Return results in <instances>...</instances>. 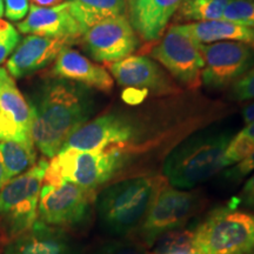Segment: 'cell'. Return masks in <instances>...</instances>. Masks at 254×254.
<instances>
[{"label": "cell", "instance_id": "obj_1", "mask_svg": "<svg viewBox=\"0 0 254 254\" xmlns=\"http://www.w3.org/2000/svg\"><path fill=\"white\" fill-rule=\"evenodd\" d=\"M33 110L31 138L41 153L52 159L69 136L87 123L92 99L85 86L58 79L43 88Z\"/></svg>", "mask_w": 254, "mask_h": 254}, {"label": "cell", "instance_id": "obj_2", "mask_svg": "<svg viewBox=\"0 0 254 254\" xmlns=\"http://www.w3.org/2000/svg\"><path fill=\"white\" fill-rule=\"evenodd\" d=\"M164 180L141 176L105 187L95 200L101 228L114 238H125L138 231Z\"/></svg>", "mask_w": 254, "mask_h": 254}, {"label": "cell", "instance_id": "obj_3", "mask_svg": "<svg viewBox=\"0 0 254 254\" xmlns=\"http://www.w3.org/2000/svg\"><path fill=\"white\" fill-rule=\"evenodd\" d=\"M232 135L227 132L196 133L177 145L163 164L168 185L179 190H193L224 170L222 159Z\"/></svg>", "mask_w": 254, "mask_h": 254}, {"label": "cell", "instance_id": "obj_4", "mask_svg": "<svg viewBox=\"0 0 254 254\" xmlns=\"http://www.w3.org/2000/svg\"><path fill=\"white\" fill-rule=\"evenodd\" d=\"M193 254H254V212L212 209L192 230Z\"/></svg>", "mask_w": 254, "mask_h": 254}, {"label": "cell", "instance_id": "obj_5", "mask_svg": "<svg viewBox=\"0 0 254 254\" xmlns=\"http://www.w3.org/2000/svg\"><path fill=\"white\" fill-rule=\"evenodd\" d=\"M127 158L119 146L103 151H60L49 161L43 185L71 183L94 190L110 182L124 167Z\"/></svg>", "mask_w": 254, "mask_h": 254}, {"label": "cell", "instance_id": "obj_6", "mask_svg": "<svg viewBox=\"0 0 254 254\" xmlns=\"http://www.w3.org/2000/svg\"><path fill=\"white\" fill-rule=\"evenodd\" d=\"M47 165L49 161L41 159L0 190V222L11 239L30 230L38 220V205Z\"/></svg>", "mask_w": 254, "mask_h": 254}, {"label": "cell", "instance_id": "obj_7", "mask_svg": "<svg viewBox=\"0 0 254 254\" xmlns=\"http://www.w3.org/2000/svg\"><path fill=\"white\" fill-rule=\"evenodd\" d=\"M199 207L198 192L176 189L164 180L138 230L142 244L154 246L163 237L183 230Z\"/></svg>", "mask_w": 254, "mask_h": 254}, {"label": "cell", "instance_id": "obj_8", "mask_svg": "<svg viewBox=\"0 0 254 254\" xmlns=\"http://www.w3.org/2000/svg\"><path fill=\"white\" fill-rule=\"evenodd\" d=\"M159 39L150 51L152 58L184 87L190 90L200 87L204 60L200 44L190 36L186 25H172Z\"/></svg>", "mask_w": 254, "mask_h": 254}, {"label": "cell", "instance_id": "obj_9", "mask_svg": "<svg viewBox=\"0 0 254 254\" xmlns=\"http://www.w3.org/2000/svg\"><path fill=\"white\" fill-rule=\"evenodd\" d=\"M200 53L204 60L201 84L208 90L232 86L254 66V50L241 43L200 44Z\"/></svg>", "mask_w": 254, "mask_h": 254}, {"label": "cell", "instance_id": "obj_10", "mask_svg": "<svg viewBox=\"0 0 254 254\" xmlns=\"http://www.w3.org/2000/svg\"><path fill=\"white\" fill-rule=\"evenodd\" d=\"M93 194L94 190L71 183L43 185L38 205V220L63 230L78 227L90 215Z\"/></svg>", "mask_w": 254, "mask_h": 254}, {"label": "cell", "instance_id": "obj_11", "mask_svg": "<svg viewBox=\"0 0 254 254\" xmlns=\"http://www.w3.org/2000/svg\"><path fill=\"white\" fill-rule=\"evenodd\" d=\"M80 43L88 56L106 65L127 58L139 46V37L126 15L110 18L84 32Z\"/></svg>", "mask_w": 254, "mask_h": 254}, {"label": "cell", "instance_id": "obj_12", "mask_svg": "<svg viewBox=\"0 0 254 254\" xmlns=\"http://www.w3.org/2000/svg\"><path fill=\"white\" fill-rule=\"evenodd\" d=\"M134 134L133 120L117 113L103 114L79 127L66 140L62 151H103L125 144L133 139Z\"/></svg>", "mask_w": 254, "mask_h": 254}, {"label": "cell", "instance_id": "obj_13", "mask_svg": "<svg viewBox=\"0 0 254 254\" xmlns=\"http://www.w3.org/2000/svg\"><path fill=\"white\" fill-rule=\"evenodd\" d=\"M113 79L120 86L152 92L157 95L177 93L179 86L157 63L145 56H129L120 62L109 64Z\"/></svg>", "mask_w": 254, "mask_h": 254}, {"label": "cell", "instance_id": "obj_14", "mask_svg": "<svg viewBox=\"0 0 254 254\" xmlns=\"http://www.w3.org/2000/svg\"><path fill=\"white\" fill-rule=\"evenodd\" d=\"M17 28L25 34L67 40L72 45L80 41L85 32L73 17L68 0L51 7L30 5L28 14L17 24Z\"/></svg>", "mask_w": 254, "mask_h": 254}, {"label": "cell", "instance_id": "obj_15", "mask_svg": "<svg viewBox=\"0 0 254 254\" xmlns=\"http://www.w3.org/2000/svg\"><path fill=\"white\" fill-rule=\"evenodd\" d=\"M4 254H81V250L65 230L37 220L30 230L9 240Z\"/></svg>", "mask_w": 254, "mask_h": 254}, {"label": "cell", "instance_id": "obj_16", "mask_svg": "<svg viewBox=\"0 0 254 254\" xmlns=\"http://www.w3.org/2000/svg\"><path fill=\"white\" fill-rule=\"evenodd\" d=\"M71 45L69 41L58 38L28 34L6 60L5 68L12 78H23L50 65L64 49Z\"/></svg>", "mask_w": 254, "mask_h": 254}, {"label": "cell", "instance_id": "obj_17", "mask_svg": "<svg viewBox=\"0 0 254 254\" xmlns=\"http://www.w3.org/2000/svg\"><path fill=\"white\" fill-rule=\"evenodd\" d=\"M51 74L103 92H111L114 86V79L106 68L69 47L64 49L57 57Z\"/></svg>", "mask_w": 254, "mask_h": 254}, {"label": "cell", "instance_id": "obj_18", "mask_svg": "<svg viewBox=\"0 0 254 254\" xmlns=\"http://www.w3.org/2000/svg\"><path fill=\"white\" fill-rule=\"evenodd\" d=\"M184 0H126L127 15L133 30L146 41L164 34Z\"/></svg>", "mask_w": 254, "mask_h": 254}, {"label": "cell", "instance_id": "obj_19", "mask_svg": "<svg viewBox=\"0 0 254 254\" xmlns=\"http://www.w3.org/2000/svg\"><path fill=\"white\" fill-rule=\"evenodd\" d=\"M34 110L15 84L0 88V140L33 141L31 128Z\"/></svg>", "mask_w": 254, "mask_h": 254}, {"label": "cell", "instance_id": "obj_20", "mask_svg": "<svg viewBox=\"0 0 254 254\" xmlns=\"http://www.w3.org/2000/svg\"><path fill=\"white\" fill-rule=\"evenodd\" d=\"M187 30L199 44H212L217 41L241 43L254 50V28L220 20L185 24Z\"/></svg>", "mask_w": 254, "mask_h": 254}, {"label": "cell", "instance_id": "obj_21", "mask_svg": "<svg viewBox=\"0 0 254 254\" xmlns=\"http://www.w3.org/2000/svg\"><path fill=\"white\" fill-rule=\"evenodd\" d=\"M68 4L84 31L106 19L127 14L126 0H68Z\"/></svg>", "mask_w": 254, "mask_h": 254}, {"label": "cell", "instance_id": "obj_22", "mask_svg": "<svg viewBox=\"0 0 254 254\" xmlns=\"http://www.w3.org/2000/svg\"><path fill=\"white\" fill-rule=\"evenodd\" d=\"M36 163L37 152L33 141H0V164L7 182L26 172Z\"/></svg>", "mask_w": 254, "mask_h": 254}, {"label": "cell", "instance_id": "obj_23", "mask_svg": "<svg viewBox=\"0 0 254 254\" xmlns=\"http://www.w3.org/2000/svg\"><path fill=\"white\" fill-rule=\"evenodd\" d=\"M230 0H184L177 11L178 23H201L220 20Z\"/></svg>", "mask_w": 254, "mask_h": 254}, {"label": "cell", "instance_id": "obj_24", "mask_svg": "<svg viewBox=\"0 0 254 254\" xmlns=\"http://www.w3.org/2000/svg\"><path fill=\"white\" fill-rule=\"evenodd\" d=\"M192 230L172 232L161 238L155 244L153 253L151 254H193L192 251Z\"/></svg>", "mask_w": 254, "mask_h": 254}, {"label": "cell", "instance_id": "obj_25", "mask_svg": "<svg viewBox=\"0 0 254 254\" xmlns=\"http://www.w3.org/2000/svg\"><path fill=\"white\" fill-rule=\"evenodd\" d=\"M222 19L254 28V0H230L224 9Z\"/></svg>", "mask_w": 254, "mask_h": 254}, {"label": "cell", "instance_id": "obj_26", "mask_svg": "<svg viewBox=\"0 0 254 254\" xmlns=\"http://www.w3.org/2000/svg\"><path fill=\"white\" fill-rule=\"evenodd\" d=\"M254 152V140L239 132L231 139L225 151L222 165L224 168H230L249 158Z\"/></svg>", "mask_w": 254, "mask_h": 254}, {"label": "cell", "instance_id": "obj_27", "mask_svg": "<svg viewBox=\"0 0 254 254\" xmlns=\"http://www.w3.org/2000/svg\"><path fill=\"white\" fill-rule=\"evenodd\" d=\"M91 254H151L147 247L138 241L126 238H114L101 244Z\"/></svg>", "mask_w": 254, "mask_h": 254}, {"label": "cell", "instance_id": "obj_28", "mask_svg": "<svg viewBox=\"0 0 254 254\" xmlns=\"http://www.w3.org/2000/svg\"><path fill=\"white\" fill-rule=\"evenodd\" d=\"M20 41V34L13 25L0 19V64L8 59L11 53L17 49Z\"/></svg>", "mask_w": 254, "mask_h": 254}, {"label": "cell", "instance_id": "obj_29", "mask_svg": "<svg viewBox=\"0 0 254 254\" xmlns=\"http://www.w3.org/2000/svg\"><path fill=\"white\" fill-rule=\"evenodd\" d=\"M231 98L234 100L254 99V66L232 85Z\"/></svg>", "mask_w": 254, "mask_h": 254}, {"label": "cell", "instance_id": "obj_30", "mask_svg": "<svg viewBox=\"0 0 254 254\" xmlns=\"http://www.w3.org/2000/svg\"><path fill=\"white\" fill-rule=\"evenodd\" d=\"M5 15L9 20L25 19L30 11V0H4Z\"/></svg>", "mask_w": 254, "mask_h": 254}, {"label": "cell", "instance_id": "obj_31", "mask_svg": "<svg viewBox=\"0 0 254 254\" xmlns=\"http://www.w3.org/2000/svg\"><path fill=\"white\" fill-rule=\"evenodd\" d=\"M253 171H254V152L244 161H241V163L228 168L226 172H225V177H226L228 180H234V182H237V180H240L243 179V178H245L246 176H249V174L252 173Z\"/></svg>", "mask_w": 254, "mask_h": 254}, {"label": "cell", "instance_id": "obj_32", "mask_svg": "<svg viewBox=\"0 0 254 254\" xmlns=\"http://www.w3.org/2000/svg\"><path fill=\"white\" fill-rule=\"evenodd\" d=\"M239 201L250 211L254 212V173L247 179L243 190H241Z\"/></svg>", "mask_w": 254, "mask_h": 254}, {"label": "cell", "instance_id": "obj_33", "mask_svg": "<svg viewBox=\"0 0 254 254\" xmlns=\"http://www.w3.org/2000/svg\"><path fill=\"white\" fill-rule=\"evenodd\" d=\"M146 92L144 91H139V90H134V88H128V91L124 94V98L127 101H131L132 103H136V101L142 100V98L145 97Z\"/></svg>", "mask_w": 254, "mask_h": 254}, {"label": "cell", "instance_id": "obj_34", "mask_svg": "<svg viewBox=\"0 0 254 254\" xmlns=\"http://www.w3.org/2000/svg\"><path fill=\"white\" fill-rule=\"evenodd\" d=\"M13 84H15L14 79L11 77V74L7 72V69L5 67H0V88Z\"/></svg>", "mask_w": 254, "mask_h": 254}, {"label": "cell", "instance_id": "obj_35", "mask_svg": "<svg viewBox=\"0 0 254 254\" xmlns=\"http://www.w3.org/2000/svg\"><path fill=\"white\" fill-rule=\"evenodd\" d=\"M31 5L40 6V7H51V6H57L67 1V0H30Z\"/></svg>", "mask_w": 254, "mask_h": 254}, {"label": "cell", "instance_id": "obj_36", "mask_svg": "<svg viewBox=\"0 0 254 254\" xmlns=\"http://www.w3.org/2000/svg\"><path fill=\"white\" fill-rule=\"evenodd\" d=\"M243 118L245 125L254 122V103L247 105L246 107H244L243 110Z\"/></svg>", "mask_w": 254, "mask_h": 254}, {"label": "cell", "instance_id": "obj_37", "mask_svg": "<svg viewBox=\"0 0 254 254\" xmlns=\"http://www.w3.org/2000/svg\"><path fill=\"white\" fill-rule=\"evenodd\" d=\"M240 133L241 134L249 136V138L252 139V140H254V122L244 127V128L240 131Z\"/></svg>", "mask_w": 254, "mask_h": 254}, {"label": "cell", "instance_id": "obj_38", "mask_svg": "<svg viewBox=\"0 0 254 254\" xmlns=\"http://www.w3.org/2000/svg\"><path fill=\"white\" fill-rule=\"evenodd\" d=\"M6 183H7V180H6L5 172H4V168H2L1 164H0V190L2 189V186H4Z\"/></svg>", "mask_w": 254, "mask_h": 254}, {"label": "cell", "instance_id": "obj_39", "mask_svg": "<svg viewBox=\"0 0 254 254\" xmlns=\"http://www.w3.org/2000/svg\"><path fill=\"white\" fill-rule=\"evenodd\" d=\"M5 13V7H4V0H0V19Z\"/></svg>", "mask_w": 254, "mask_h": 254}, {"label": "cell", "instance_id": "obj_40", "mask_svg": "<svg viewBox=\"0 0 254 254\" xmlns=\"http://www.w3.org/2000/svg\"><path fill=\"white\" fill-rule=\"evenodd\" d=\"M0 141H1V140H0Z\"/></svg>", "mask_w": 254, "mask_h": 254}]
</instances>
